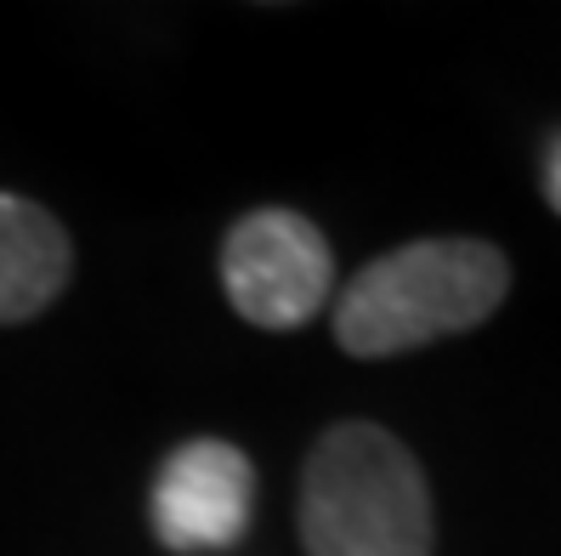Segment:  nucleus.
Returning <instances> with one entry per match:
<instances>
[{"label":"nucleus","instance_id":"39448f33","mask_svg":"<svg viewBox=\"0 0 561 556\" xmlns=\"http://www.w3.org/2000/svg\"><path fill=\"white\" fill-rule=\"evenodd\" d=\"M75 250L62 222L18 193H0V324L41 318L69 284Z\"/></svg>","mask_w":561,"mask_h":556},{"label":"nucleus","instance_id":"423d86ee","mask_svg":"<svg viewBox=\"0 0 561 556\" xmlns=\"http://www.w3.org/2000/svg\"><path fill=\"white\" fill-rule=\"evenodd\" d=\"M545 200H550V211L561 216V137H556L550 154H545Z\"/></svg>","mask_w":561,"mask_h":556},{"label":"nucleus","instance_id":"7ed1b4c3","mask_svg":"<svg viewBox=\"0 0 561 556\" xmlns=\"http://www.w3.org/2000/svg\"><path fill=\"white\" fill-rule=\"evenodd\" d=\"M221 284L233 313L255 330H301L335 296V256L318 222L289 205H261L227 227Z\"/></svg>","mask_w":561,"mask_h":556},{"label":"nucleus","instance_id":"f03ea898","mask_svg":"<svg viewBox=\"0 0 561 556\" xmlns=\"http://www.w3.org/2000/svg\"><path fill=\"white\" fill-rule=\"evenodd\" d=\"M307 556H432V488L414 454L375 420L329 427L301 466Z\"/></svg>","mask_w":561,"mask_h":556},{"label":"nucleus","instance_id":"20e7f679","mask_svg":"<svg viewBox=\"0 0 561 556\" xmlns=\"http://www.w3.org/2000/svg\"><path fill=\"white\" fill-rule=\"evenodd\" d=\"M250 506H255V472L244 449L221 438H187L182 449H171L164 466L153 472L148 495L153 534L176 556H216L239 545L250 529Z\"/></svg>","mask_w":561,"mask_h":556},{"label":"nucleus","instance_id":"f257e3e1","mask_svg":"<svg viewBox=\"0 0 561 556\" xmlns=\"http://www.w3.org/2000/svg\"><path fill=\"white\" fill-rule=\"evenodd\" d=\"M511 296V261L488 239H414L369 261L335 296V341L352 358H398L477 330Z\"/></svg>","mask_w":561,"mask_h":556}]
</instances>
